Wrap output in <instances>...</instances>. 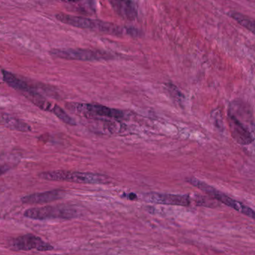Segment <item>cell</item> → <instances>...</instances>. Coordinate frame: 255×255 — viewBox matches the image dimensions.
Masks as SVG:
<instances>
[{"label":"cell","mask_w":255,"mask_h":255,"mask_svg":"<svg viewBox=\"0 0 255 255\" xmlns=\"http://www.w3.org/2000/svg\"><path fill=\"white\" fill-rule=\"evenodd\" d=\"M142 199L148 203L173 206L188 207L192 203L191 197L189 195L167 194L151 192L144 194Z\"/></svg>","instance_id":"cell-9"},{"label":"cell","mask_w":255,"mask_h":255,"mask_svg":"<svg viewBox=\"0 0 255 255\" xmlns=\"http://www.w3.org/2000/svg\"><path fill=\"white\" fill-rule=\"evenodd\" d=\"M194 202L199 206L206 207V208H215V206L218 205L217 201L213 198L200 196V195L195 196Z\"/></svg>","instance_id":"cell-18"},{"label":"cell","mask_w":255,"mask_h":255,"mask_svg":"<svg viewBox=\"0 0 255 255\" xmlns=\"http://www.w3.org/2000/svg\"><path fill=\"white\" fill-rule=\"evenodd\" d=\"M251 116L250 109L243 102L234 101L229 107L228 123L231 134L240 145H248L254 142L251 130L254 124Z\"/></svg>","instance_id":"cell-1"},{"label":"cell","mask_w":255,"mask_h":255,"mask_svg":"<svg viewBox=\"0 0 255 255\" xmlns=\"http://www.w3.org/2000/svg\"><path fill=\"white\" fill-rule=\"evenodd\" d=\"M1 74H2L3 80H4L7 85H10V87L14 88L16 91H21L22 94L26 92V91H29V90L32 88L31 85H28L26 82L16 77L15 75L10 73V72L2 70V71H1Z\"/></svg>","instance_id":"cell-13"},{"label":"cell","mask_w":255,"mask_h":255,"mask_svg":"<svg viewBox=\"0 0 255 255\" xmlns=\"http://www.w3.org/2000/svg\"><path fill=\"white\" fill-rule=\"evenodd\" d=\"M128 198L130 200H134V199H137V196H136V194H133V193H130V194H128Z\"/></svg>","instance_id":"cell-20"},{"label":"cell","mask_w":255,"mask_h":255,"mask_svg":"<svg viewBox=\"0 0 255 255\" xmlns=\"http://www.w3.org/2000/svg\"><path fill=\"white\" fill-rule=\"evenodd\" d=\"M50 53L58 58L79 61H100L113 58L109 52L89 49H52Z\"/></svg>","instance_id":"cell-7"},{"label":"cell","mask_w":255,"mask_h":255,"mask_svg":"<svg viewBox=\"0 0 255 255\" xmlns=\"http://www.w3.org/2000/svg\"><path fill=\"white\" fill-rule=\"evenodd\" d=\"M228 14L232 19L238 22L240 25L245 27L246 28L250 30L253 34H255V19L249 17V16H246V15L240 13V12L234 11V10L228 12Z\"/></svg>","instance_id":"cell-16"},{"label":"cell","mask_w":255,"mask_h":255,"mask_svg":"<svg viewBox=\"0 0 255 255\" xmlns=\"http://www.w3.org/2000/svg\"><path fill=\"white\" fill-rule=\"evenodd\" d=\"M20 162V157L16 154L4 153L0 155V176L16 167Z\"/></svg>","instance_id":"cell-14"},{"label":"cell","mask_w":255,"mask_h":255,"mask_svg":"<svg viewBox=\"0 0 255 255\" xmlns=\"http://www.w3.org/2000/svg\"><path fill=\"white\" fill-rule=\"evenodd\" d=\"M187 181L189 184L197 187L199 190L206 193L210 197L217 200V202L224 204V205L233 208L235 211L244 214L247 217H250V218L253 219L255 221V211L254 210L250 208V207L247 206V205L241 203V202L234 200L232 198L229 197L224 193L219 191L217 189L214 188V187L208 185L206 183L203 182V181H200V180L197 179V178H188Z\"/></svg>","instance_id":"cell-5"},{"label":"cell","mask_w":255,"mask_h":255,"mask_svg":"<svg viewBox=\"0 0 255 255\" xmlns=\"http://www.w3.org/2000/svg\"><path fill=\"white\" fill-rule=\"evenodd\" d=\"M110 3L115 12L124 19L133 21L137 17V7L133 1H111Z\"/></svg>","instance_id":"cell-11"},{"label":"cell","mask_w":255,"mask_h":255,"mask_svg":"<svg viewBox=\"0 0 255 255\" xmlns=\"http://www.w3.org/2000/svg\"><path fill=\"white\" fill-rule=\"evenodd\" d=\"M23 94L31 103H34L35 106L40 108L42 110L52 112V113H53L57 104H54V103L48 101L43 96H42L40 93L37 92L34 88H31L29 91L23 93Z\"/></svg>","instance_id":"cell-12"},{"label":"cell","mask_w":255,"mask_h":255,"mask_svg":"<svg viewBox=\"0 0 255 255\" xmlns=\"http://www.w3.org/2000/svg\"><path fill=\"white\" fill-rule=\"evenodd\" d=\"M0 121L6 125V127H9L12 130H18V131L28 132L31 130V127L26 123L17 119V118H13L10 115H3L1 117Z\"/></svg>","instance_id":"cell-15"},{"label":"cell","mask_w":255,"mask_h":255,"mask_svg":"<svg viewBox=\"0 0 255 255\" xmlns=\"http://www.w3.org/2000/svg\"><path fill=\"white\" fill-rule=\"evenodd\" d=\"M67 107L78 115L93 120L121 121L126 117L124 111L112 109L97 103H70L67 104Z\"/></svg>","instance_id":"cell-3"},{"label":"cell","mask_w":255,"mask_h":255,"mask_svg":"<svg viewBox=\"0 0 255 255\" xmlns=\"http://www.w3.org/2000/svg\"><path fill=\"white\" fill-rule=\"evenodd\" d=\"M64 196L65 193L63 190H52L24 196L21 199V202L25 205H40L59 200L64 198Z\"/></svg>","instance_id":"cell-10"},{"label":"cell","mask_w":255,"mask_h":255,"mask_svg":"<svg viewBox=\"0 0 255 255\" xmlns=\"http://www.w3.org/2000/svg\"><path fill=\"white\" fill-rule=\"evenodd\" d=\"M167 88L172 95H175V100H179L180 101H181V98L183 97V94L178 91V88H177L175 85H172L171 83L168 84Z\"/></svg>","instance_id":"cell-19"},{"label":"cell","mask_w":255,"mask_h":255,"mask_svg":"<svg viewBox=\"0 0 255 255\" xmlns=\"http://www.w3.org/2000/svg\"><path fill=\"white\" fill-rule=\"evenodd\" d=\"M55 16L60 22L76 27V28L96 30L100 32L113 34V35L130 34L131 36H136L138 34V31L135 28L120 26L112 22H105L98 19H89V18L73 16V15L62 13H58Z\"/></svg>","instance_id":"cell-2"},{"label":"cell","mask_w":255,"mask_h":255,"mask_svg":"<svg viewBox=\"0 0 255 255\" xmlns=\"http://www.w3.org/2000/svg\"><path fill=\"white\" fill-rule=\"evenodd\" d=\"M40 178L46 181H67L77 184H109L111 179L107 175L91 172H70V171H52L43 172Z\"/></svg>","instance_id":"cell-4"},{"label":"cell","mask_w":255,"mask_h":255,"mask_svg":"<svg viewBox=\"0 0 255 255\" xmlns=\"http://www.w3.org/2000/svg\"><path fill=\"white\" fill-rule=\"evenodd\" d=\"M9 247L13 251H30L37 250L39 252L52 251L54 247L44 242L41 238L33 235H25L10 240Z\"/></svg>","instance_id":"cell-8"},{"label":"cell","mask_w":255,"mask_h":255,"mask_svg":"<svg viewBox=\"0 0 255 255\" xmlns=\"http://www.w3.org/2000/svg\"><path fill=\"white\" fill-rule=\"evenodd\" d=\"M24 217L35 220L61 219L72 220L78 217V212L74 208L66 205L46 206L43 208H33L24 212Z\"/></svg>","instance_id":"cell-6"},{"label":"cell","mask_w":255,"mask_h":255,"mask_svg":"<svg viewBox=\"0 0 255 255\" xmlns=\"http://www.w3.org/2000/svg\"><path fill=\"white\" fill-rule=\"evenodd\" d=\"M65 3L69 4L73 10L82 13L91 14L94 11V6L91 1H67Z\"/></svg>","instance_id":"cell-17"}]
</instances>
